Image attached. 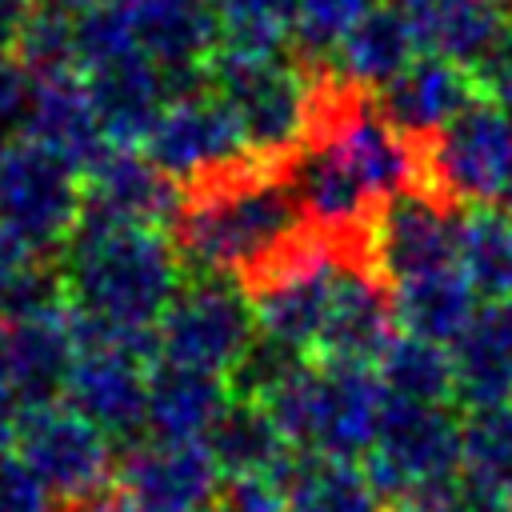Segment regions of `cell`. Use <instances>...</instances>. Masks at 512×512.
Returning <instances> with one entry per match:
<instances>
[{
    "mask_svg": "<svg viewBox=\"0 0 512 512\" xmlns=\"http://www.w3.org/2000/svg\"><path fill=\"white\" fill-rule=\"evenodd\" d=\"M300 228L304 212L288 184V164L248 156L244 164L184 188L172 244L184 276H236L244 284Z\"/></svg>",
    "mask_w": 512,
    "mask_h": 512,
    "instance_id": "cell-1",
    "label": "cell"
},
{
    "mask_svg": "<svg viewBox=\"0 0 512 512\" xmlns=\"http://www.w3.org/2000/svg\"><path fill=\"white\" fill-rule=\"evenodd\" d=\"M56 264L68 304L128 328H156L184 284V264L164 228H104L76 220Z\"/></svg>",
    "mask_w": 512,
    "mask_h": 512,
    "instance_id": "cell-2",
    "label": "cell"
},
{
    "mask_svg": "<svg viewBox=\"0 0 512 512\" xmlns=\"http://www.w3.org/2000/svg\"><path fill=\"white\" fill-rule=\"evenodd\" d=\"M384 404L388 392L376 368L332 360H308L284 388L264 400L292 448L332 460L368 456Z\"/></svg>",
    "mask_w": 512,
    "mask_h": 512,
    "instance_id": "cell-3",
    "label": "cell"
},
{
    "mask_svg": "<svg viewBox=\"0 0 512 512\" xmlns=\"http://www.w3.org/2000/svg\"><path fill=\"white\" fill-rule=\"evenodd\" d=\"M208 84L236 116L252 156L288 164L308 144L312 68L288 64L284 56L216 48V56L208 60Z\"/></svg>",
    "mask_w": 512,
    "mask_h": 512,
    "instance_id": "cell-4",
    "label": "cell"
},
{
    "mask_svg": "<svg viewBox=\"0 0 512 512\" xmlns=\"http://www.w3.org/2000/svg\"><path fill=\"white\" fill-rule=\"evenodd\" d=\"M424 180L460 208L500 204L512 184V116L484 96L468 100L424 140Z\"/></svg>",
    "mask_w": 512,
    "mask_h": 512,
    "instance_id": "cell-5",
    "label": "cell"
},
{
    "mask_svg": "<svg viewBox=\"0 0 512 512\" xmlns=\"http://www.w3.org/2000/svg\"><path fill=\"white\" fill-rule=\"evenodd\" d=\"M80 172L36 140L0 144V228L36 248L60 256L80 220Z\"/></svg>",
    "mask_w": 512,
    "mask_h": 512,
    "instance_id": "cell-6",
    "label": "cell"
},
{
    "mask_svg": "<svg viewBox=\"0 0 512 512\" xmlns=\"http://www.w3.org/2000/svg\"><path fill=\"white\" fill-rule=\"evenodd\" d=\"M12 452L60 504H84L116 484L112 436H104L64 400L24 408L16 420Z\"/></svg>",
    "mask_w": 512,
    "mask_h": 512,
    "instance_id": "cell-7",
    "label": "cell"
},
{
    "mask_svg": "<svg viewBox=\"0 0 512 512\" xmlns=\"http://www.w3.org/2000/svg\"><path fill=\"white\" fill-rule=\"evenodd\" d=\"M364 472L380 492L384 508L416 484L460 476V416L452 404H384L376 440L364 456Z\"/></svg>",
    "mask_w": 512,
    "mask_h": 512,
    "instance_id": "cell-8",
    "label": "cell"
},
{
    "mask_svg": "<svg viewBox=\"0 0 512 512\" xmlns=\"http://www.w3.org/2000/svg\"><path fill=\"white\" fill-rule=\"evenodd\" d=\"M256 336V316L244 284L220 276H188L156 324L160 360L224 372Z\"/></svg>",
    "mask_w": 512,
    "mask_h": 512,
    "instance_id": "cell-9",
    "label": "cell"
},
{
    "mask_svg": "<svg viewBox=\"0 0 512 512\" xmlns=\"http://www.w3.org/2000/svg\"><path fill=\"white\" fill-rule=\"evenodd\" d=\"M460 204L436 196L432 188H412L384 200L364 232V260L388 284L416 280L424 272L456 264Z\"/></svg>",
    "mask_w": 512,
    "mask_h": 512,
    "instance_id": "cell-10",
    "label": "cell"
},
{
    "mask_svg": "<svg viewBox=\"0 0 512 512\" xmlns=\"http://www.w3.org/2000/svg\"><path fill=\"white\" fill-rule=\"evenodd\" d=\"M80 220L104 228H172L184 208V184L144 148H108L80 172Z\"/></svg>",
    "mask_w": 512,
    "mask_h": 512,
    "instance_id": "cell-11",
    "label": "cell"
},
{
    "mask_svg": "<svg viewBox=\"0 0 512 512\" xmlns=\"http://www.w3.org/2000/svg\"><path fill=\"white\" fill-rule=\"evenodd\" d=\"M144 152L172 172L184 188L200 184L232 164H244L252 156L236 116L228 112V104L216 92H196L184 100H172L156 128L144 140Z\"/></svg>",
    "mask_w": 512,
    "mask_h": 512,
    "instance_id": "cell-12",
    "label": "cell"
},
{
    "mask_svg": "<svg viewBox=\"0 0 512 512\" xmlns=\"http://www.w3.org/2000/svg\"><path fill=\"white\" fill-rule=\"evenodd\" d=\"M220 484L204 440H136L116 456V488L144 512H196Z\"/></svg>",
    "mask_w": 512,
    "mask_h": 512,
    "instance_id": "cell-13",
    "label": "cell"
},
{
    "mask_svg": "<svg viewBox=\"0 0 512 512\" xmlns=\"http://www.w3.org/2000/svg\"><path fill=\"white\" fill-rule=\"evenodd\" d=\"M396 336H400V320H396L392 288L368 268V260H348L320 320L312 360L376 368V360Z\"/></svg>",
    "mask_w": 512,
    "mask_h": 512,
    "instance_id": "cell-14",
    "label": "cell"
},
{
    "mask_svg": "<svg viewBox=\"0 0 512 512\" xmlns=\"http://www.w3.org/2000/svg\"><path fill=\"white\" fill-rule=\"evenodd\" d=\"M76 364V344L60 312L0 320V380L12 388L20 412L60 404Z\"/></svg>",
    "mask_w": 512,
    "mask_h": 512,
    "instance_id": "cell-15",
    "label": "cell"
},
{
    "mask_svg": "<svg viewBox=\"0 0 512 512\" xmlns=\"http://www.w3.org/2000/svg\"><path fill=\"white\" fill-rule=\"evenodd\" d=\"M148 368L124 352H76L64 404L92 420L104 436L136 444L148 412Z\"/></svg>",
    "mask_w": 512,
    "mask_h": 512,
    "instance_id": "cell-16",
    "label": "cell"
},
{
    "mask_svg": "<svg viewBox=\"0 0 512 512\" xmlns=\"http://www.w3.org/2000/svg\"><path fill=\"white\" fill-rule=\"evenodd\" d=\"M84 84L104 140L112 148H144L148 132L168 108L164 68L140 52H128L108 64L84 68Z\"/></svg>",
    "mask_w": 512,
    "mask_h": 512,
    "instance_id": "cell-17",
    "label": "cell"
},
{
    "mask_svg": "<svg viewBox=\"0 0 512 512\" xmlns=\"http://www.w3.org/2000/svg\"><path fill=\"white\" fill-rule=\"evenodd\" d=\"M456 404H512V300H480L464 332L448 344Z\"/></svg>",
    "mask_w": 512,
    "mask_h": 512,
    "instance_id": "cell-18",
    "label": "cell"
},
{
    "mask_svg": "<svg viewBox=\"0 0 512 512\" xmlns=\"http://www.w3.org/2000/svg\"><path fill=\"white\" fill-rule=\"evenodd\" d=\"M232 404V388L224 372L156 360L148 368V440H208L224 408Z\"/></svg>",
    "mask_w": 512,
    "mask_h": 512,
    "instance_id": "cell-19",
    "label": "cell"
},
{
    "mask_svg": "<svg viewBox=\"0 0 512 512\" xmlns=\"http://www.w3.org/2000/svg\"><path fill=\"white\" fill-rule=\"evenodd\" d=\"M140 56L172 68H200L220 48L212 0H116Z\"/></svg>",
    "mask_w": 512,
    "mask_h": 512,
    "instance_id": "cell-20",
    "label": "cell"
},
{
    "mask_svg": "<svg viewBox=\"0 0 512 512\" xmlns=\"http://www.w3.org/2000/svg\"><path fill=\"white\" fill-rule=\"evenodd\" d=\"M372 100H376L380 116H388L400 132L428 140L468 100H476V84H472L468 68H460L444 56L420 52L400 76H392L380 92H372Z\"/></svg>",
    "mask_w": 512,
    "mask_h": 512,
    "instance_id": "cell-21",
    "label": "cell"
},
{
    "mask_svg": "<svg viewBox=\"0 0 512 512\" xmlns=\"http://www.w3.org/2000/svg\"><path fill=\"white\" fill-rule=\"evenodd\" d=\"M288 184L296 192L304 224L344 236V240H364V232L380 208L328 144H304L288 160Z\"/></svg>",
    "mask_w": 512,
    "mask_h": 512,
    "instance_id": "cell-22",
    "label": "cell"
},
{
    "mask_svg": "<svg viewBox=\"0 0 512 512\" xmlns=\"http://www.w3.org/2000/svg\"><path fill=\"white\" fill-rule=\"evenodd\" d=\"M412 24L420 52L444 56L460 68H476L512 28L500 0H396Z\"/></svg>",
    "mask_w": 512,
    "mask_h": 512,
    "instance_id": "cell-23",
    "label": "cell"
},
{
    "mask_svg": "<svg viewBox=\"0 0 512 512\" xmlns=\"http://www.w3.org/2000/svg\"><path fill=\"white\" fill-rule=\"evenodd\" d=\"M28 140L52 148L76 172H84L88 164H96L112 148L100 132L96 112H92L88 84H84L80 68L36 72V112H32Z\"/></svg>",
    "mask_w": 512,
    "mask_h": 512,
    "instance_id": "cell-24",
    "label": "cell"
},
{
    "mask_svg": "<svg viewBox=\"0 0 512 512\" xmlns=\"http://www.w3.org/2000/svg\"><path fill=\"white\" fill-rule=\"evenodd\" d=\"M416 56H420V44L412 36L408 16L400 12V4L380 0L340 40V48H336V72L348 84L364 88V92H380Z\"/></svg>",
    "mask_w": 512,
    "mask_h": 512,
    "instance_id": "cell-25",
    "label": "cell"
},
{
    "mask_svg": "<svg viewBox=\"0 0 512 512\" xmlns=\"http://www.w3.org/2000/svg\"><path fill=\"white\" fill-rule=\"evenodd\" d=\"M284 512H388L360 460H332L316 452H292L276 472Z\"/></svg>",
    "mask_w": 512,
    "mask_h": 512,
    "instance_id": "cell-26",
    "label": "cell"
},
{
    "mask_svg": "<svg viewBox=\"0 0 512 512\" xmlns=\"http://www.w3.org/2000/svg\"><path fill=\"white\" fill-rule=\"evenodd\" d=\"M204 444L224 480H236V476H272L276 480V472L296 452L284 440L272 412L264 404L240 400V396H232V404L224 408V416L216 420V428L208 432Z\"/></svg>",
    "mask_w": 512,
    "mask_h": 512,
    "instance_id": "cell-27",
    "label": "cell"
},
{
    "mask_svg": "<svg viewBox=\"0 0 512 512\" xmlns=\"http://www.w3.org/2000/svg\"><path fill=\"white\" fill-rule=\"evenodd\" d=\"M392 300H396L400 332L444 344V348L464 332V324L472 320V312L480 304L476 288L460 272V264H448V268H436V272H424L416 280L396 284Z\"/></svg>",
    "mask_w": 512,
    "mask_h": 512,
    "instance_id": "cell-28",
    "label": "cell"
},
{
    "mask_svg": "<svg viewBox=\"0 0 512 512\" xmlns=\"http://www.w3.org/2000/svg\"><path fill=\"white\" fill-rule=\"evenodd\" d=\"M456 264L484 300H512V212L476 204L460 212Z\"/></svg>",
    "mask_w": 512,
    "mask_h": 512,
    "instance_id": "cell-29",
    "label": "cell"
},
{
    "mask_svg": "<svg viewBox=\"0 0 512 512\" xmlns=\"http://www.w3.org/2000/svg\"><path fill=\"white\" fill-rule=\"evenodd\" d=\"M376 376L392 400H416V404H452V360L444 344L420 340L400 332L384 356L376 360Z\"/></svg>",
    "mask_w": 512,
    "mask_h": 512,
    "instance_id": "cell-30",
    "label": "cell"
},
{
    "mask_svg": "<svg viewBox=\"0 0 512 512\" xmlns=\"http://www.w3.org/2000/svg\"><path fill=\"white\" fill-rule=\"evenodd\" d=\"M460 476L512 496V404L460 416Z\"/></svg>",
    "mask_w": 512,
    "mask_h": 512,
    "instance_id": "cell-31",
    "label": "cell"
},
{
    "mask_svg": "<svg viewBox=\"0 0 512 512\" xmlns=\"http://www.w3.org/2000/svg\"><path fill=\"white\" fill-rule=\"evenodd\" d=\"M220 48L248 56H284L292 48L296 0H212Z\"/></svg>",
    "mask_w": 512,
    "mask_h": 512,
    "instance_id": "cell-32",
    "label": "cell"
},
{
    "mask_svg": "<svg viewBox=\"0 0 512 512\" xmlns=\"http://www.w3.org/2000/svg\"><path fill=\"white\" fill-rule=\"evenodd\" d=\"M372 4L380 0H296V20H292L296 60L304 68H324L328 56H336L340 40Z\"/></svg>",
    "mask_w": 512,
    "mask_h": 512,
    "instance_id": "cell-33",
    "label": "cell"
},
{
    "mask_svg": "<svg viewBox=\"0 0 512 512\" xmlns=\"http://www.w3.org/2000/svg\"><path fill=\"white\" fill-rule=\"evenodd\" d=\"M308 360H312V356H308L304 348H292V344H284V340H272V336L256 332L252 344L240 352V360L228 368V388H232V396H240V400L264 404V400H268L276 388H284Z\"/></svg>",
    "mask_w": 512,
    "mask_h": 512,
    "instance_id": "cell-34",
    "label": "cell"
},
{
    "mask_svg": "<svg viewBox=\"0 0 512 512\" xmlns=\"http://www.w3.org/2000/svg\"><path fill=\"white\" fill-rule=\"evenodd\" d=\"M16 56L32 68V72H64V68H80L76 64V12L52 0H36Z\"/></svg>",
    "mask_w": 512,
    "mask_h": 512,
    "instance_id": "cell-35",
    "label": "cell"
},
{
    "mask_svg": "<svg viewBox=\"0 0 512 512\" xmlns=\"http://www.w3.org/2000/svg\"><path fill=\"white\" fill-rule=\"evenodd\" d=\"M36 112V72L20 56H0V144L28 140Z\"/></svg>",
    "mask_w": 512,
    "mask_h": 512,
    "instance_id": "cell-36",
    "label": "cell"
},
{
    "mask_svg": "<svg viewBox=\"0 0 512 512\" xmlns=\"http://www.w3.org/2000/svg\"><path fill=\"white\" fill-rule=\"evenodd\" d=\"M60 500L36 480V472L12 452H0V512H56Z\"/></svg>",
    "mask_w": 512,
    "mask_h": 512,
    "instance_id": "cell-37",
    "label": "cell"
},
{
    "mask_svg": "<svg viewBox=\"0 0 512 512\" xmlns=\"http://www.w3.org/2000/svg\"><path fill=\"white\" fill-rule=\"evenodd\" d=\"M472 84H476V96H484L488 104L504 108L512 116V28L508 36L472 68Z\"/></svg>",
    "mask_w": 512,
    "mask_h": 512,
    "instance_id": "cell-38",
    "label": "cell"
},
{
    "mask_svg": "<svg viewBox=\"0 0 512 512\" xmlns=\"http://www.w3.org/2000/svg\"><path fill=\"white\" fill-rule=\"evenodd\" d=\"M388 512H468V492L460 476H448V480L408 488L388 504Z\"/></svg>",
    "mask_w": 512,
    "mask_h": 512,
    "instance_id": "cell-39",
    "label": "cell"
},
{
    "mask_svg": "<svg viewBox=\"0 0 512 512\" xmlns=\"http://www.w3.org/2000/svg\"><path fill=\"white\" fill-rule=\"evenodd\" d=\"M48 256H40L36 248H28L24 240H16L12 232L0 228V296H8L24 276H32Z\"/></svg>",
    "mask_w": 512,
    "mask_h": 512,
    "instance_id": "cell-40",
    "label": "cell"
},
{
    "mask_svg": "<svg viewBox=\"0 0 512 512\" xmlns=\"http://www.w3.org/2000/svg\"><path fill=\"white\" fill-rule=\"evenodd\" d=\"M36 0H0V56H16L20 32L32 16Z\"/></svg>",
    "mask_w": 512,
    "mask_h": 512,
    "instance_id": "cell-41",
    "label": "cell"
},
{
    "mask_svg": "<svg viewBox=\"0 0 512 512\" xmlns=\"http://www.w3.org/2000/svg\"><path fill=\"white\" fill-rule=\"evenodd\" d=\"M72 512H144V508L132 504V500L112 484L108 492H100V496H92V500H84V504H72Z\"/></svg>",
    "mask_w": 512,
    "mask_h": 512,
    "instance_id": "cell-42",
    "label": "cell"
},
{
    "mask_svg": "<svg viewBox=\"0 0 512 512\" xmlns=\"http://www.w3.org/2000/svg\"><path fill=\"white\" fill-rule=\"evenodd\" d=\"M16 420H20V404L12 396V388L0 380V452L12 448V436H16Z\"/></svg>",
    "mask_w": 512,
    "mask_h": 512,
    "instance_id": "cell-43",
    "label": "cell"
},
{
    "mask_svg": "<svg viewBox=\"0 0 512 512\" xmlns=\"http://www.w3.org/2000/svg\"><path fill=\"white\" fill-rule=\"evenodd\" d=\"M52 4H64V8H72V12H84V8H92V4H100V0H52Z\"/></svg>",
    "mask_w": 512,
    "mask_h": 512,
    "instance_id": "cell-44",
    "label": "cell"
},
{
    "mask_svg": "<svg viewBox=\"0 0 512 512\" xmlns=\"http://www.w3.org/2000/svg\"><path fill=\"white\" fill-rule=\"evenodd\" d=\"M500 208H508V212H512V184H508V192H504V200H500Z\"/></svg>",
    "mask_w": 512,
    "mask_h": 512,
    "instance_id": "cell-45",
    "label": "cell"
},
{
    "mask_svg": "<svg viewBox=\"0 0 512 512\" xmlns=\"http://www.w3.org/2000/svg\"><path fill=\"white\" fill-rule=\"evenodd\" d=\"M500 4H504V8H508V16H512V0H500Z\"/></svg>",
    "mask_w": 512,
    "mask_h": 512,
    "instance_id": "cell-46",
    "label": "cell"
}]
</instances>
